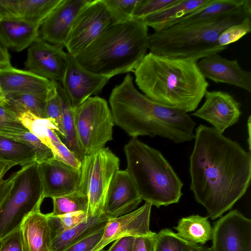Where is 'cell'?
<instances>
[{"label":"cell","instance_id":"1","mask_svg":"<svg viewBox=\"0 0 251 251\" xmlns=\"http://www.w3.org/2000/svg\"><path fill=\"white\" fill-rule=\"evenodd\" d=\"M194 139L190 190L214 220L246 193L251 178V154L237 142L203 125L196 128Z\"/></svg>","mask_w":251,"mask_h":251},{"label":"cell","instance_id":"2","mask_svg":"<svg viewBox=\"0 0 251 251\" xmlns=\"http://www.w3.org/2000/svg\"><path fill=\"white\" fill-rule=\"evenodd\" d=\"M115 124L132 137L158 136L176 144L194 139L196 125L187 113L157 103L139 92L126 75L109 97Z\"/></svg>","mask_w":251,"mask_h":251},{"label":"cell","instance_id":"3","mask_svg":"<svg viewBox=\"0 0 251 251\" xmlns=\"http://www.w3.org/2000/svg\"><path fill=\"white\" fill-rule=\"evenodd\" d=\"M133 73L135 82L144 95L187 113L196 110L209 86L197 61L151 52L146 54Z\"/></svg>","mask_w":251,"mask_h":251},{"label":"cell","instance_id":"4","mask_svg":"<svg viewBox=\"0 0 251 251\" xmlns=\"http://www.w3.org/2000/svg\"><path fill=\"white\" fill-rule=\"evenodd\" d=\"M149 36L141 19L113 23L75 57L87 70L111 78L134 71L147 54Z\"/></svg>","mask_w":251,"mask_h":251},{"label":"cell","instance_id":"5","mask_svg":"<svg viewBox=\"0 0 251 251\" xmlns=\"http://www.w3.org/2000/svg\"><path fill=\"white\" fill-rule=\"evenodd\" d=\"M251 17V0L230 12L204 21L177 24L149 36L150 52L167 57L197 61L227 47L218 43L220 34L231 25Z\"/></svg>","mask_w":251,"mask_h":251},{"label":"cell","instance_id":"6","mask_svg":"<svg viewBox=\"0 0 251 251\" xmlns=\"http://www.w3.org/2000/svg\"><path fill=\"white\" fill-rule=\"evenodd\" d=\"M124 152L126 170L142 200L157 208L179 201L183 184L160 151L132 137Z\"/></svg>","mask_w":251,"mask_h":251},{"label":"cell","instance_id":"7","mask_svg":"<svg viewBox=\"0 0 251 251\" xmlns=\"http://www.w3.org/2000/svg\"><path fill=\"white\" fill-rule=\"evenodd\" d=\"M45 198L38 163L34 161L0 181V242L20 229L25 219L40 209Z\"/></svg>","mask_w":251,"mask_h":251},{"label":"cell","instance_id":"8","mask_svg":"<svg viewBox=\"0 0 251 251\" xmlns=\"http://www.w3.org/2000/svg\"><path fill=\"white\" fill-rule=\"evenodd\" d=\"M74 114L77 139L85 156L104 148L112 140L114 120L104 99L89 98L74 109Z\"/></svg>","mask_w":251,"mask_h":251},{"label":"cell","instance_id":"9","mask_svg":"<svg viewBox=\"0 0 251 251\" xmlns=\"http://www.w3.org/2000/svg\"><path fill=\"white\" fill-rule=\"evenodd\" d=\"M119 158L108 148H103L81 162V179L77 190L88 199V216L104 214V207L111 181L119 170Z\"/></svg>","mask_w":251,"mask_h":251},{"label":"cell","instance_id":"10","mask_svg":"<svg viewBox=\"0 0 251 251\" xmlns=\"http://www.w3.org/2000/svg\"><path fill=\"white\" fill-rule=\"evenodd\" d=\"M113 23L114 20L104 0H88L73 24L65 47L67 52L76 56Z\"/></svg>","mask_w":251,"mask_h":251},{"label":"cell","instance_id":"11","mask_svg":"<svg viewBox=\"0 0 251 251\" xmlns=\"http://www.w3.org/2000/svg\"><path fill=\"white\" fill-rule=\"evenodd\" d=\"M211 240L212 251H251V220L231 210L215 222Z\"/></svg>","mask_w":251,"mask_h":251},{"label":"cell","instance_id":"12","mask_svg":"<svg viewBox=\"0 0 251 251\" xmlns=\"http://www.w3.org/2000/svg\"><path fill=\"white\" fill-rule=\"evenodd\" d=\"M68 63L62 87L74 109L91 96L100 92L111 77L91 72L68 53Z\"/></svg>","mask_w":251,"mask_h":251},{"label":"cell","instance_id":"13","mask_svg":"<svg viewBox=\"0 0 251 251\" xmlns=\"http://www.w3.org/2000/svg\"><path fill=\"white\" fill-rule=\"evenodd\" d=\"M63 48L40 38L28 48L25 70L37 75L61 82L68 63V52Z\"/></svg>","mask_w":251,"mask_h":251},{"label":"cell","instance_id":"14","mask_svg":"<svg viewBox=\"0 0 251 251\" xmlns=\"http://www.w3.org/2000/svg\"><path fill=\"white\" fill-rule=\"evenodd\" d=\"M204 97L203 104L192 115L208 122L222 134L238 122L241 104L231 95L222 91H207Z\"/></svg>","mask_w":251,"mask_h":251},{"label":"cell","instance_id":"15","mask_svg":"<svg viewBox=\"0 0 251 251\" xmlns=\"http://www.w3.org/2000/svg\"><path fill=\"white\" fill-rule=\"evenodd\" d=\"M152 204L146 202L140 207L126 214L110 219L102 236L91 251H99L116 240L126 236L137 237L149 233Z\"/></svg>","mask_w":251,"mask_h":251},{"label":"cell","instance_id":"16","mask_svg":"<svg viewBox=\"0 0 251 251\" xmlns=\"http://www.w3.org/2000/svg\"><path fill=\"white\" fill-rule=\"evenodd\" d=\"M88 0H61L39 28V38L53 45L65 47L74 20Z\"/></svg>","mask_w":251,"mask_h":251},{"label":"cell","instance_id":"17","mask_svg":"<svg viewBox=\"0 0 251 251\" xmlns=\"http://www.w3.org/2000/svg\"><path fill=\"white\" fill-rule=\"evenodd\" d=\"M142 200L129 173L119 170L109 185L103 213L111 219L122 216L134 210Z\"/></svg>","mask_w":251,"mask_h":251},{"label":"cell","instance_id":"18","mask_svg":"<svg viewBox=\"0 0 251 251\" xmlns=\"http://www.w3.org/2000/svg\"><path fill=\"white\" fill-rule=\"evenodd\" d=\"M38 168L45 198L67 195L77 189L81 169H77L55 159L38 163Z\"/></svg>","mask_w":251,"mask_h":251},{"label":"cell","instance_id":"19","mask_svg":"<svg viewBox=\"0 0 251 251\" xmlns=\"http://www.w3.org/2000/svg\"><path fill=\"white\" fill-rule=\"evenodd\" d=\"M18 118L29 131L51 150L55 159L77 169H81V162L62 141L57 134V128L50 120L39 118L29 111L20 114Z\"/></svg>","mask_w":251,"mask_h":251},{"label":"cell","instance_id":"20","mask_svg":"<svg viewBox=\"0 0 251 251\" xmlns=\"http://www.w3.org/2000/svg\"><path fill=\"white\" fill-rule=\"evenodd\" d=\"M197 65L205 78L251 92V73L243 69L237 60H229L217 53L201 59Z\"/></svg>","mask_w":251,"mask_h":251},{"label":"cell","instance_id":"21","mask_svg":"<svg viewBox=\"0 0 251 251\" xmlns=\"http://www.w3.org/2000/svg\"><path fill=\"white\" fill-rule=\"evenodd\" d=\"M0 84L5 95L30 94L48 99L56 90V82L12 66L0 69Z\"/></svg>","mask_w":251,"mask_h":251},{"label":"cell","instance_id":"22","mask_svg":"<svg viewBox=\"0 0 251 251\" xmlns=\"http://www.w3.org/2000/svg\"><path fill=\"white\" fill-rule=\"evenodd\" d=\"M61 0H0V15L40 25Z\"/></svg>","mask_w":251,"mask_h":251},{"label":"cell","instance_id":"23","mask_svg":"<svg viewBox=\"0 0 251 251\" xmlns=\"http://www.w3.org/2000/svg\"><path fill=\"white\" fill-rule=\"evenodd\" d=\"M40 26L19 19L2 18L0 20V42L6 49L21 51L39 38Z\"/></svg>","mask_w":251,"mask_h":251},{"label":"cell","instance_id":"24","mask_svg":"<svg viewBox=\"0 0 251 251\" xmlns=\"http://www.w3.org/2000/svg\"><path fill=\"white\" fill-rule=\"evenodd\" d=\"M20 229L25 251H51L48 218L40 209L28 215Z\"/></svg>","mask_w":251,"mask_h":251},{"label":"cell","instance_id":"25","mask_svg":"<svg viewBox=\"0 0 251 251\" xmlns=\"http://www.w3.org/2000/svg\"><path fill=\"white\" fill-rule=\"evenodd\" d=\"M212 0H178L175 3L141 19L154 32L165 30L185 16L200 9Z\"/></svg>","mask_w":251,"mask_h":251},{"label":"cell","instance_id":"26","mask_svg":"<svg viewBox=\"0 0 251 251\" xmlns=\"http://www.w3.org/2000/svg\"><path fill=\"white\" fill-rule=\"evenodd\" d=\"M105 214L96 217L89 216L75 227L51 240V251H64L72 245L104 227L110 219Z\"/></svg>","mask_w":251,"mask_h":251},{"label":"cell","instance_id":"27","mask_svg":"<svg viewBox=\"0 0 251 251\" xmlns=\"http://www.w3.org/2000/svg\"><path fill=\"white\" fill-rule=\"evenodd\" d=\"M174 228L178 236L190 243L203 245L212 239L213 227L207 216L192 215L183 217Z\"/></svg>","mask_w":251,"mask_h":251},{"label":"cell","instance_id":"28","mask_svg":"<svg viewBox=\"0 0 251 251\" xmlns=\"http://www.w3.org/2000/svg\"><path fill=\"white\" fill-rule=\"evenodd\" d=\"M56 88L61 100L63 111V135L60 139L76 158L82 162L85 155L76 135L74 121V109L72 107L60 83L56 82Z\"/></svg>","mask_w":251,"mask_h":251},{"label":"cell","instance_id":"29","mask_svg":"<svg viewBox=\"0 0 251 251\" xmlns=\"http://www.w3.org/2000/svg\"><path fill=\"white\" fill-rule=\"evenodd\" d=\"M247 1L212 0L205 6L183 17L177 24H192L211 19L237 9L244 5Z\"/></svg>","mask_w":251,"mask_h":251},{"label":"cell","instance_id":"30","mask_svg":"<svg viewBox=\"0 0 251 251\" xmlns=\"http://www.w3.org/2000/svg\"><path fill=\"white\" fill-rule=\"evenodd\" d=\"M33 150L19 141L0 135V160L25 166L36 161Z\"/></svg>","mask_w":251,"mask_h":251},{"label":"cell","instance_id":"31","mask_svg":"<svg viewBox=\"0 0 251 251\" xmlns=\"http://www.w3.org/2000/svg\"><path fill=\"white\" fill-rule=\"evenodd\" d=\"M7 104L18 115L29 111L41 118H47L46 104L48 99L37 96L15 94L5 96Z\"/></svg>","mask_w":251,"mask_h":251},{"label":"cell","instance_id":"32","mask_svg":"<svg viewBox=\"0 0 251 251\" xmlns=\"http://www.w3.org/2000/svg\"><path fill=\"white\" fill-rule=\"evenodd\" d=\"M53 208L52 215L57 216L78 211L88 213V199L78 190L63 196L52 198Z\"/></svg>","mask_w":251,"mask_h":251},{"label":"cell","instance_id":"33","mask_svg":"<svg viewBox=\"0 0 251 251\" xmlns=\"http://www.w3.org/2000/svg\"><path fill=\"white\" fill-rule=\"evenodd\" d=\"M46 216L50 229V240L60 233L75 227L89 217L88 213L83 211L57 216L48 213Z\"/></svg>","mask_w":251,"mask_h":251},{"label":"cell","instance_id":"34","mask_svg":"<svg viewBox=\"0 0 251 251\" xmlns=\"http://www.w3.org/2000/svg\"><path fill=\"white\" fill-rule=\"evenodd\" d=\"M6 137L26 144L31 148L36 154V161L39 163L54 159L51 150L29 131L11 134Z\"/></svg>","mask_w":251,"mask_h":251},{"label":"cell","instance_id":"35","mask_svg":"<svg viewBox=\"0 0 251 251\" xmlns=\"http://www.w3.org/2000/svg\"><path fill=\"white\" fill-rule=\"evenodd\" d=\"M189 243L169 228L156 233L154 251H188Z\"/></svg>","mask_w":251,"mask_h":251},{"label":"cell","instance_id":"36","mask_svg":"<svg viewBox=\"0 0 251 251\" xmlns=\"http://www.w3.org/2000/svg\"><path fill=\"white\" fill-rule=\"evenodd\" d=\"M28 131L19 119L18 115L6 103L0 104V135H9Z\"/></svg>","mask_w":251,"mask_h":251},{"label":"cell","instance_id":"37","mask_svg":"<svg viewBox=\"0 0 251 251\" xmlns=\"http://www.w3.org/2000/svg\"><path fill=\"white\" fill-rule=\"evenodd\" d=\"M115 23L132 18L139 0H104Z\"/></svg>","mask_w":251,"mask_h":251},{"label":"cell","instance_id":"38","mask_svg":"<svg viewBox=\"0 0 251 251\" xmlns=\"http://www.w3.org/2000/svg\"><path fill=\"white\" fill-rule=\"evenodd\" d=\"M251 31V17L241 23L230 26L219 35L218 43L221 47L228 46L240 39Z\"/></svg>","mask_w":251,"mask_h":251},{"label":"cell","instance_id":"39","mask_svg":"<svg viewBox=\"0 0 251 251\" xmlns=\"http://www.w3.org/2000/svg\"><path fill=\"white\" fill-rule=\"evenodd\" d=\"M47 118L50 120L58 129L57 134L61 138L63 132V111L60 97L56 90L48 98L46 104Z\"/></svg>","mask_w":251,"mask_h":251},{"label":"cell","instance_id":"40","mask_svg":"<svg viewBox=\"0 0 251 251\" xmlns=\"http://www.w3.org/2000/svg\"><path fill=\"white\" fill-rule=\"evenodd\" d=\"M178 0H139L134 12L133 18L142 19L159 11Z\"/></svg>","mask_w":251,"mask_h":251},{"label":"cell","instance_id":"41","mask_svg":"<svg viewBox=\"0 0 251 251\" xmlns=\"http://www.w3.org/2000/svg\"><path fill=\"white\" fill-rule=\"evenodd\" d=\"M104 227L76 242L64 251H87L94 249L100 240Z\"/></svg>","mask_w":251,"mask_h":251},{"label":"cell","instance_id":"42","mask_svg":"<svg viewBox=\"0 0 251 251\" xmlns=\"http://www.w3.org/2000/svg\"><path fill=\"white\" fill-rule=\"evenodd\" d=\"M0 243V251H25L20 229L8 235Z\"/></svg>","mask_w":251,"mask_h":251},{"label":"cell","instance_id":"43","mask_svg":"<svg viewBox=\"0 0 251 251\" xmlns=\"http://www.w3.org/2000/svg\"><path fill=\"white\" fill-rule=\"evenodd\" d=\"M156 233L151 231L145 235L135 237L132 251H154Z\"/></svg>","mask_w":251,"mask_h":251},{"label":"cell","instance_id":"44","mask_svg":"<svg viewBox=\"0 0 251 251\" xmlns=\"http://www.w3.org/2000/svg\"><path fill=\"white\" fill-rule=\"evenodd\" d=\"M135 237L126 236L119 238L110 246L108 251H132Z\"/></svg>","mask_w":251,"mask_h":251},{"label":"cell","instance_id":"45","mask_svg":"<svg viewBox=\"0 0 251 251\" xmlns=\"http://www.w3.org/2000/svg\"><path fill=\"white\" fill-rule=\"evenodd\" d=\"M11 66L10 56L7 49L0 42V69Z\"/></svg>","mask_w":251,"mask_h":251},{"label":"cell","instance_id":"46","mask_svg":"<svg viewBox=\"0 0 251 251\" xmlns=\"http://www.w3.org/2000/svg\"><path fill=\"white\" fill-rule=\"evenodd\" d=\"M14 166L13 163L0 160V181L8 170Z\"/></svg>","mask_w":251,"mask_h":251},{"label":"cell","instance_id":"47","mask_svg":"<svg viewBox=\"0 0 251 251\" xmlns=\"http://www.w3.org/2000/svg\"><path fill=\"white\" fill-rule=\"evenodd\" d=\"M188 251H212L211 248L204 245H200L190 243L188 244Z\"/></svg>","mask_w":251,"mask_h":251},{"label":"cell","instance_id":"48","mask_svg":"<svg viewBox=\"0 0 251 251\" xmlns=\"http://www.w3.org/2000/svg\"><path fill=\"white\" fill-rule=\"evenodd\" d=\"M6 103L5 96L4 94L0 84V104Z\"/></svg>","mask_w":251,"mask_h":251},{"label":"cell","instance_id":"49","mask_svg":"<svg viewBox=\"0 0 251 251\" xmlns=\"http://www.w3.org/2000/svg\"><path fill=\"white\" fill-rule=\"evenodd\" d=\"M248 133H249V139H248V144H249V148L250 151L251 150V137H250V131H251V116H249L248 122Z\"/></svg>","mask_w":251,"mask_h":251},{"label":"cell","instance_id":"50","mask_svg":"<svg viewBox=\"0 0 251 251\" xmlns=\"http://www.w3.org/2000/svg\"><path fill=\"white\" fill-rule=\"evenodd\" d=\"M99 251H108L107 250V251L106 250H104L103 249L100 250Z\"/></svg>","mask_w":251,"mask_h":251},{"label":"cell","instance_id":"51","mask_svg":"<svg viewBox=\"0 0 251 251\" xmlns=\"http://www.w3.org/2000/svg\"><path fill=\"white\" fill-rule=\"evenodd\" d=\"M93 249H90V250H88V251H91Z\"/></svg>","mask_w":251,"mask_h":251},{"label":"cell","instance_id":"52","mask_svg":"<svg viewBox=\"0 0 251 251\" xmlns=\"http://www.w3.org/2000/svg\"><path fill=\"white\" fill-rule=\"evenodd\" d=\"M2 18L1 15H0V20H1V19Z\"/></svg>","mask_w":251,"mask_h":251}]
</instances>
